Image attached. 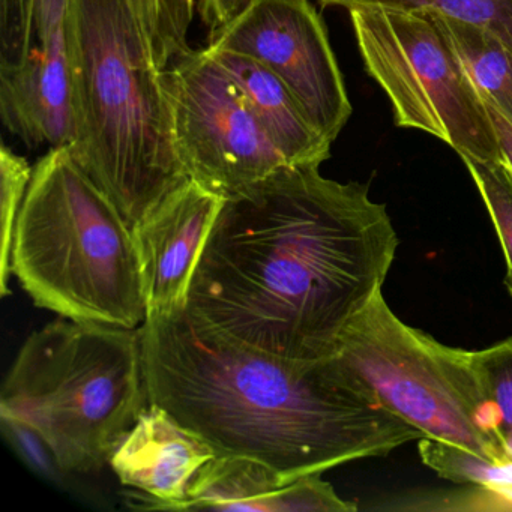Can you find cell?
<instances>
[{"label": "cell", "instance_id": "1", "mask_svg": "<svg viewBox=\"0 0 512 512\" xmlns=\"http://www.w3.org/2000/svg\"><path fill=\"white\" fill-rule=\"evenodd\" d=\"M398 238L368 185L284 167L224 199L187 310L221 334L290 359L331 358L383 289Z\"/></svg>", "mask_w": 512, "mask_h": 512}, {"label": "cell", "instance_id": "2", "mask_svg": "<svg viewBox=\"0 0 512 512\" xmlns=\"http://www.w3.org/2000/svg\"><path fill=\"white\" fill-rule=\"evenodd\" d=\"M149 403L218 455L283 482L386 457L424 433L382 406L334 356L290 359L221 334L185 308L140 326Z\"/></svg>", "mask_w": 512, "mask_h": 512}, {"label": "cell", "instance_id": "3", "mask_svg": "<svg viewBox=\"0 0 512 512\" xmlns=\"http://www.w3.org/2000/svg\"><path fill=\"white\" fill-rule=\"evenodd\" d=\"M68 151L131 230L190 182L148 34L128 0H70Z\"/></svg>", "mask_w": 512, "mask_h": 512}, {"label": "cell", "instance_id": "4", "mask_svg": "<svg viewBox=\"0 0 512 512\" xmlns=\"http://www.w3.org/2000/svg\"><path fill=\"white\" fill-rule=\"evenodd\" d=\"M11 271L35 305L65 319L127 329L148 319L133 230L67 146L32 170Z\"/></svg>", "mask_w": 512, "mask_h": 512}, {"label": "cell", "instance_id": "5", "mask_svg": "<svg viewBox=\"0 0 512 512\" xmlns=\"http://www.w3.org/2000/svg\"><path fill=\"white\" fill-rule=\"evenodd\" d=\"M148 406L140 328L65 317L23 343L0 391V418L31 425L64 472L109 464Z\"/></svg>", "mask_w": 512, "mask_h": 512}, {"label": "cell", "instance_id": "6", "mask_svg": "<svg viewBox=\"0 0 512 512\" xmlns=\"http://www.w3.org/2000/svg\"><path fill=\"white\" fill-rule=\"evenodd\" d=\"M334 358L389 412L497 466H512L472 361L406 325L382 290L349 323Z\"/></svg>", "mask_w": 512, "mask_h": 512}, {"label": "cell", "instance_id": "7", "mask_svg": "<svg viewBox=\"0 0 512 512\" xmlns=\"http://www.w3.org/2000/svg\"><path fill=\"white\" fill-rule=\"evenodd\" d=\"M349 13L365 70L388 97L398 128L442 140L461 160L502 161L484 100L428 14L383 7Z\"/></svg>", "mask_w": 512, "mask_h": 512}, {"label": "cell", "instance_id": "8", "mask_svg": "<svg viewBox=\"0 0 512 512\" xmlns=\"http://www.w3.org/2000/svg\"><path fill=\"white\" fill-rule=\"evenodd\" d=\"M173 140L190 181L227 197L292 167L244 92L208 50H185L163 70Z\"/></svg>", "mask_w": 512, "mask_h": 512}, {"label": "cell", "instance_id": "9", "mask_svg": "<svg viewBox=\"0 0 512 512\" xmlns=\"http://www.w3.org/2000/svg\"><path fill=\"white\" fill-rule=\"evenodd\" d=\"M262 62L277 74L310 124L329 142L353 107L328 31L310 0H253L235 20L209 35V46Z\"/></svg>", "mask_w": 512, "mask_h": 512}, {"label": "cell", "instance_id": "10", "mask_svg": "<svg viewBox=\"0 0 512 512\" xmlns=\"http://www.w3.org/2000/svg\"><path fill=\"white\" fill-rule=\"evenodd\" d=\"M223 202L190 181L133 230L148 317L187 307L194 272Z\"/></svg>", "mask_w": 512, "mask_h": 512}, {"label": "cell", "instance_id": "11", "mask_svg": "<svg viewBox=\"0 0 512 512\" xmlns=\"http://www.w3.org/2000/svg\"><path fill=\"white\" fill-rule=\"evenodd\" d=\"M217 455L163 407L149 403L109 464L122 484L148 494L149 508L175 511L200 470Z\"/></svg>", "mask_w": 512, "mask_h": 512}, {"label": "cell", "instance_id": "12", "mask_svg": "<svg viewBox=\"0 0 512 512\" xmlns=\"http://www.w3.org/2000/svg\"><path fill=\"white\" fill-rule=\"evenodd\" d=\"M352 512L322 473L283 482L271 467L238 455H217L194 479L175 511Z\"/></svg>", "mask_w": 512, "mask_h": 512}, {"label": "cell", "instance_id": "13", "mask_svg": "<svg viewBox=\"0 0 512 512\" xmlns=\"http://www.w3.org/2000/svg\"><path fill=\"white\" fill-rule=\"evenodd\" d=\"M0 116L29 148L70 145L73 91L65 26L44 43H35L23 64L0 67Z\"/></svg>", "mask_w": 512, "mask_h": 512}, {"label": "cell", "instance_id": "14", "mask_svg": "<svg viewBox=\"0 0 512 512\" xmlns=\"http://www.w3.org/2000/svg\"><path fill=\"white\" fill-rule=\"evenodd\" d=\"M206 50L238 83L257 121L289 166L320 167L329 160L332 143L310 124L277 74L242 53L214 47Z\"/></svg>", "mask_w": 512, "mask_h": 512}, {"label": "cell", "instance_id": "15", "mask_svg": "<svg viewBox=\"0 0 512 512\" xmlns=\"http://www.w3.org/2000/svg\"><path fill=\"white\" fill-rule=\"evenodd\" d=\"M448 40L484 103L512 125V52L493 34L440 14H428Z\"/></svg>", "mask_w": 512, "mask_h": 512}, {"label": "cell", "instance_id": "16", "mask_svg": "<svg viewBox=\"0 0 512 512\" xmlns=\"http://www.w3.org/2000/svg\"><path fill=\"white\" fill-rule=\"evenodd\" d=\"M322 7H340L347 11L361 7L440 14L460 22L479 26L493 34L512 52V0H319Z\"/></svg>", "mask_w": 512, "mask_h": 512}, {"label": "cell", "instance_id": "17", "mask_svg": "<svg viewBox=\"0 0 512 512\" xmlns=\"http://www.w3.org/2000/svg\"><path fill=\"white\" fill-rule=\"evenodd\" d=\"M472 361L493 409L500 442L512 461V338L472 352Z\"/></svg>", "mask_w": 512, "mask_h": 512}, {"label": "cell", "instance_id": "18", "mask_svg": "<svg viewBox=\"0 0 512 512\" xmlns=\"http://www.w3.org/2000/svg\"><path fill=\"white\" fill-rule=\"evenodd\" d=\"M496 230L506 263V284L512 296V175L502 161L463 160Z\"/></svg>", "mask_w": 512, "mask_h": 512}, {"label": "cell", "instance_id": "19", "mask_svg": "<svg viewBox=\"0 0 512 512\" xmlns=\"http://www.w3.org/2000/svg\"><path fill=\"white\" fill-rule=\"evenodd\" d=\"M419 452L424 463L442 478L485 487L512 485V466H497L457 446L424 437L419 442Z\"/></svg>", "mask_w": 512, "mask_h": 512}, {"label": "cell", "instance_id": "20", "mask_svg": "<svg viewBox=\"0 0 512 512\" xmlns=\"http://www.w3.org/2000/svg\"><path fill=\"white\" fill-rule=\"evenodd\" d=\"M34 167L25 158L17 155L7 145L0 151V175H2V256H0V296H7L8 280L11 271L14 229L20 209L25 202L26 191L32 178Z\"/></svg>", "mask_w": 512, "mask_h": 512}, {"label": "cell", "instance_id": "21", "mask_svg": "<svg viewBox=\"0 0 512 512\" xmlns=\"http://www.w3.org/2000/svg\"><path fill=\"white\" fill-rule=\"evenodd\" d=\"M157 11V32L154 52L158 67L167 68L170 62L188 47L187 38L194 19L196 0H154Z\"/></svg>", "mask_w": 512, "mask_h": 512}, {"label": "cell", "instance_id": "22", "mask_svg": "<svg viewBox=\"0 0 512 512\" xmlns=\"http://www.w3.org/2000/svg\"><path fill=\"white\" fill-rule=\"evenodd\" d=\"M5 437L13 443L14 449L22 455L26 464L40 475L53 478L64 472L53 454L49 443L31 425L17 419L0 418Z\"/></svg>", "mask_w": 512, "mask_h": 512}, {"label": "cell", "instance_id": "23", "mask_svg": "<svg viewBox=\"0 0 512 512\" xmlns=\"http://www.w3.org/2000/svg\"><path fill=\"white\" fill-rule=\"evenodd\" d=\"M68 7L70 0H35V43H44L64 28Z\"/></svg>", "mask_w": 512, "mask_h": 512}, {"label": "cell", "instance_id": "24", "mask_svg": "<svg viewBox=\"0 0 512 512\" xmlns=\"http://www.w3.org/2000/svg\"><path fill=\"white\" fill-rule=\"evenodd\" d=\"M253 0H200L199 11L209 28V35L235 20Z\"/></svg>", "mask_w": 512, "mask_h": 512}, {"label": "cell", "instance_id": "25", "mask_svg": "<svg viewBox=\"0 0 512 512\" xmlns=\"http://www.w3.org/2000/svg\"><path fill=\"white\" fill-rule=\"evenodd\" d=\"M35 0H0V22L5 28H26L34 22Z\"/></svg>", "mask_w": 512, "mask_h": 512}, {"label": "cell", "instance_id": "26", "mask_svg": "<svg viewBox=\"0 0 512 512\" xmlns=\"http://www.w3.org/2000/svg\"><path fill=\"white\" fill-rule=\"evenodd\" d=\"M485 107H487L488 115H490L494 130H496L497 139H499L503 163L506 164L512 175V125L487 103H485Z\"/></svg>", "mask_w": 512, "mask_h": 512}, {"label": "cell", "instance_id": "27", "mask_svg": "<svg viewBox=\"0 0 512 512\" xmlns=\"http://www.w3.org/2000/svg\"><path fill=\"white\" fill-rule=\"evenodd\" d=\"M128 2L148 34L151 47H154L155 32H157V11H155L154 0H128Z\"/></svg>", "mask_w": 512, "mask_h": 512}]
</instances>
